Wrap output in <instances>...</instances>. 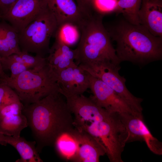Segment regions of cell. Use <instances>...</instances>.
<instances>
[{"label": "cell", "instance_id": "6da1fadb", "mask_svg": "<svg viewBox=\"0 0 162 162\" xmlns=\"http://www.w3.org/2000/svg\"><path fill=\"white\" fill-rule=\"evenodd\" d=\"M73 116L74 127L99 140L111 162H123L128 133L119 113L109 111L83 95L63 94Z\"/></svg>", "mask_w": 162, "mask_h": 162}, {"label": "cell", "instance_id": "7a4b0ae2", "mask_svg": "<svg viewBox=\"0 0 162 162\" xmlns=\"http://www.w3.org/2000/svg\"><path fill=\"white\" fill-rule=\"evenodd\" d=\"M22 113L27 118L39 153L44 147L53 146L57 139L74 128L72 113L59 92L24 105Z\"/></svg>", "mask_w": 162, "mask_h": 162}, {"label": "cell", "instance_id": "3957f363", "mask_svg": "<svg viewBox=\"0 0 162 162\" xmlns=\"http://www.w3.org/2000/svg\"><path fill=\"white\" fill-rule=\"evenodd\" d=\"M106 28L116 43V55L120 62L128 61L140 66L162 58V37L152 34L140 24H133L122 16Z\"/></svg>", "mask_w": 162, "mask_h": 162}, {"label": "cell", "instance_id": "277c9868", "mask_svg": "<svg viewBox=\"0 0 162 162\" xmlns=\"http://www.w3.org/2000/svg\"><path fill=\"white\" fill-rule=\"evenodd\" d=\"M104 15L97 12L84 17L78 25L81 36L76 52V64L110 61L120 64L108 32L103 23Z\"/></svg>", "mask_w": 162, "mask_h": 162}, {"label": "cell", "instance_id": "5b68a950", "mask_svg": "<svg viewBox=\"0 0 162 162\" xmlns=\"http://www.w3.org/2000/svg\"><path fill=\"white\" fill-rule=\"evenodd\" d=\"M16 93L23 105L36 102L49 94L59 92L55 73L49 64L29 69L14 78L6 74L1 80Z\"/></svg>", "mask_w": 162, "mask_h": 162}, {"label": "cell", "instance_id": "8992f818", "mask_svg": "<svg viewBox=\"0 0 162 162\" xmlns=\"http://www.w3.org/2000/svg\"><path fill=\"white\" fill-rule=\"evenodd\" d=\"M57 26L56 20L47 4L18 33L21 51L45 57L49 53L50 40L54 36Z\"/></svg>", "mask_w": 162, "mask_h": 162}, {"label": "cell", "instance_id": "52a82bcc", "mask_svg": "<svg viewBox=\"0 0 162 162\" xmlns=\"http://www.w3.org/2000/svg\"><path fill=\"white\" fill-rule=\"evenodd\" d=\"M87 73L102 80L112 89L136 113L142 115L143 99L133 95L128 89L126 79L119 74L120 64L102 61L78 65Z\"/></svg>", "mask_w": 162, "mask_h": 162}, {"label": "cell", "instance_id": "ba28073f", "mask_svg": "<svg viewBox=\"0 0 162 162\" xmlns=\"http://www.w3.org/2000/svg\"><path fill=\"white\" fill-rule=\"evenodd\" d=\"M89 88L92 95L90 98L106 110L119 114L128 113L142 117L135 112L109 86L101 80L87 73Z\"/></svg>", "mask_w": 162, "mask_h": 162}, {"label": "cell", "instance_id": "9c48e42d", "mask_svg": "<svg viewBox=\"0 0 162 162\" xmlns=\"http://www.w3.org/2000/svg\"><path fill=\"white\" fill-rule=\"evenodd\" d=\"M47 5V0H16L0 18L10 24L18 33Z\"/></svg>", "mask_w": 162, "mask_h": 162}, {"label": "cell", "instance_id": "30bf717a", "mask_svg": "<svg viewBox=\"0 0 162 162\" xmlns=\"http://www.w3.org/2000/svg\"><path fill=\"white\" fill-rule=\"evenodd\" d=\"M119 115L128 133L127 143L144 142L153 153L162 154L161 142L152 135L143 118L128 113H121Z\"/></svg>", "mask_w": 162, "mask_h": 162}, {"label": "cell", "instance_id": "8fae6325", "mask_svg": "<svg viewBox=\"0 0 162 162\" xmlns=\"http://www.w3.org/2000/svg\"><path fill=\"white\" fill-rule=\"evenodd\" d=\"M76 141L77 148L70 160L76 162H98L100 156L106 154L103 143L98 139L82 130L74 128L67 134Z\"/></svg>", "mask_w": 162, "mask_h": 162}, {"label": "cell", "instance_id": "7c38bea8", "mask_svg": "<svg viewBox=\"0 0 162 162\" xmlns=\"http://www.w3.org/2000/svg\"><path fill=\"white\" fill-rule=\"evenodd\" d=\"M55 73L62 94H83L89 88L87 73L76 64Z\"/></svg>", "mask_w": 162, "mask_h": 162}, {"label": "cell", "instance_id": "4fadbf2b", "mask_svg": "<svg viewBox=\"0 0 162 162\" xmlns=\"http://www.w3.org/2000/svg\"><path fill=\"white\" fill-rule=\"evenodd\" d=\"M138 16L140 24L162 37V0H142Z\"/></svg>", "mask_w": 162, "mask_h": 162}, {"label": "cell", "instance_id": "5bb4252c", "mask_svg": "<svg viewBox=\"0 0 162 162\" xmlns=\"http://www.w3.org/2000/svg\"><path fill=\"white\" fill-rule=\"evenodd\" d=\"M47 4L58 25L66 22L78 25L84 17L75 0H47Z\"/></svg>", "mask_w": 162, "mask_h": 162}, {"label": "cell", "instance_id": "9a60e30c", "mask_svg": "<svg viewBox=\"0 0 162 162\" xmlns=\"http://www.w3.org/2000/svg\"><path fill=\"white\" fill-rule=\"evenodd\" d=\"M21 51L18 33L9 23L3 20L0 22V56H9Z\"/></svg>", "mask_w": 162, "mask_h": 162}, {"label": "cell", "instance_id": "2e32d148", "mask_svg": "<svg viewBox=\"0 0 162 162\" xmlns=\"http://www.w3.org/2000/svg\"><path fill=\"white\" fill-rule=\"evenodd\" d=\"M7 143L14 147L20 155V158L17 162H43L39 155V153L36 148L35 141H29L20 136L15 137L5 135Z\"/></svg>", "mask_w": 162, "mask_h": 162}, {"label": "cell", "instance_id": "e0dca14e", "mask_svg": "<svg viewBox=\"0 0 162 162\" xmlns=\"http://www.w3.org/2000/svg\"><path fill=\"white\" fill-rule=\"evenodd\" d=\"M28 126L27 118L22 112L0 117V132L5 135L19 137L22 130Z\"/></svg>", "mask_w": 162, "mask_h": 162}, {"label": "cell", "instance_id": "ac0fdd59", "mask_svg": "<svg viewBox=\"0 0 162 162\" xmlns=\"http://www.w3.org/2000/svg\"><path fill=\"white\" fill-rule=\"evenodd\" d=\"M142 0H118L113 9L117 16L120 14L127 21L133 24H140L138 14Z\"/></svg>", "mask_w": 162, "mask_h": 162}, {"label": "cell", "instance_id": "d6986e66", "mask_svg": "<svg viewBox=\"0 0 162 162\" xmlns=\"http://www.w3.org/2000/svg\"><path fill=\"white\" fill-rule=\"evenodd\" d=\"M80 36L78 25L66 22L58 25L54 37L55 40L61 42L70 47L79 42Z\"/></svg>", "mask_w": 162, "mask_h": 162}, {"label": "cell", "instance_id": "ffe728a7", "mask_svg": "<svg viewBox=\"0 0 162 162\" xmlns=\"http://www.w3.org/2000/svg\"><path fill=\"white\" fill-rule=\"evenodd\" d=\"M53 146L59 156L69 160H70L77 148L76 141L67 134H64L57 139Z\"/></svg>", "mask_w": 162, "mask_h": 162}, {"label": "cell", "instance_id": "44dd1931", "mask_svg": "<svg viewBox=\"0 0 162 162\" xmlns=\"http://www.w3.org/2000/svg\"><path fill=\"white\" fill-rule=\"evenodd\" d=\"M48 54V56L46 57L47 63L54 72L61 70L76 64L63 54L54 44Z\"/></svg>", "mask_w": 162, "mask_h": 162}, {"label": "cell", "instance_id": "7402d4cb", "mask_svg": "<svg viewBox=\"0 0 162 162\" xmlns=\"http://www.w3.org/2000/svg\"><path fill=\"white\" fill-rule=\"evenodd\" d=\"M8 56L24 64L30 69L41 68L47 63L46 57L36 55L33 56L28 52L21 51L19 53L14 54Z\"/></svg>", "mask_w": 162, "mask_h": 162}, {"label": "cell", "instance_id": "603a6c76", "mask_svg": "<svg viewBox=\"0 0 162 162\" xmlns=\"http://www.w3.org/2000/svg\"><path fill=\"white\" fill-rule=\"evenodd\" d=\"M3 69H8L11 72L10 76L16 77L23 72L30 69L21 63L10 58L8 56L2 57L1 60Z\"/></svg>", "mask_w": 162, "mask_h": 162}, {"label": "cell", "instance_id": "cb8c5ba5", "mask_svg": "<svg viewBox=\"0 0 162 162\" xmlns=\"http://www.w3.org/2000/svg\"><path fill=\"white\" fill-rule=\"evenodd\" d=\"M19 100L18 96L12 88L4 83H0V107Z\"/></svg>", "mask_w": 162, "mask_h": 162}, {"label": "cell", "instance_id": "d4e9b609", "mask_svg": "<svg viewBox=\"0 0 162 162\" xmlns=\"http://www.w3.org/2000/svg\"><path fill=\"white\" fill-rule=\"evenodd\" d=\"M117 0H95L94 10L104 15L112 13Z\"/></svg>", "mask_w": 162, "mask_h": 162}, {"label": "cell", "instance_id": "484cf974", "mask_svg": "<svg viewBox=\"0 0 162 162\" xmlns=\"http://www.w3.org/2000/svg\"><path fill=\"white\" fill-rule=\"evenodd\" d=\"M23 106L20 100L3 105L0 107V117L22 113Z\"/></svg>", "mask_w": 162, "mask_h": 162}, {"label": "cell", "instance_id": "4316f807", "mask_svg": "<svg viewBox=\"0 0 162 162\" xmlns=\"http://www.w3.org/2000/svg\"><path fill=\"white\" fill-rule=\"evenodd\" d=\"M80 11L85 16L91 15L94 12L95 0H75Z\"/></svg>", "mask_w": 162, "mask_h": 162}, {"label": "cell", "instance_id": "83f0119b", "mask_svg": "<svg viewBox=\"0 0 162 162\" xmlns=\"http://www.w3.org/2000/svg\"><path fill=\"white\" fill-rule=\"evenodd\" d=\"M16 0H0V15L5 13Z\"/></svg>", "mask_w": 162, "mask_h": 162}, {"label": "cell", "instance_id": "f1b7e54d", "mask_svg": "<svg viewBox=\"0 0 162 162\" xmlns=\"http://www.w3.org/2000/svg\"><path fill=\"white\" fill-rule=\"evenodd\" d=\"M7 144L5 141V135L0 132V145L6 146Z\"/></svg>", "mask_w": 162, "mask_h": 162}, {"label": "cell", "instance_id": "f546056e", "mask_svg": "<svg viewBox=\"0 0 162 162\" xmlns=\"http://www.w3.org/2000/svg\"><path fill=\"white\" fill-rule=\"evenodd\" d=\"M5 73L4 72L3 70H0V83L1 82V80L3 76L5 74Z\"/></svg>", "mask_w": 162, "mask_h": 162}, {"label": "cell", "instance_id": "4dcf8cb0", "mask_svg": "<svg viewBox=\"0 0 162 162\" xmlns=\"http://www.w3.org/2000/svg\"><path fill=\"white\" fill-rule=\"evenodd\" d=\"M1 58L2 57L0 56V70H3V68L2 66L1 62Z\"/></svg>", "mask_w": 162, "mask_h": 162}]
</instances>
